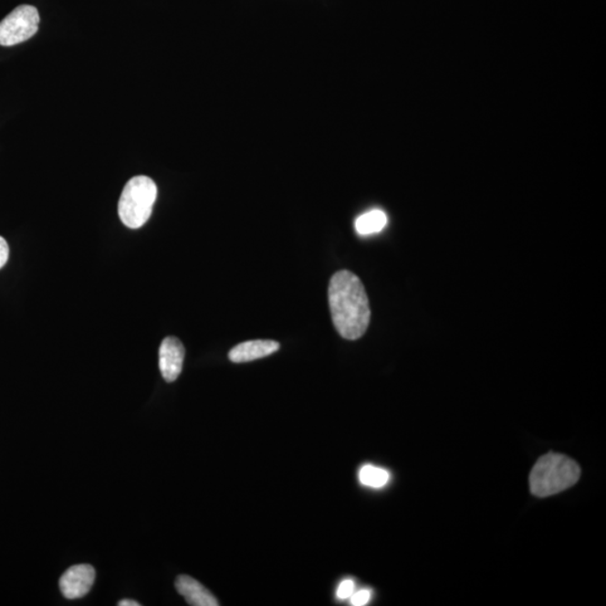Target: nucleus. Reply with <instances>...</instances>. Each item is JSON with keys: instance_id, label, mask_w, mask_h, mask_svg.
Wrapping results in <instances>:
<instances>
[{"instance_id": "10", "label": "nucleus", "mask_w": 606, "mask_h": 606, "mask_svg": "<svg viewBox=\"0 0 606 606\" xmlns=\"http://www.w3.org/2000/svg\"><path fill=\"white\" fill-rule=\"evenodd\" d=\"M360 482L364 486L380 488L386 486L390 481V473L384 468L373 465H365L360 468Z\"/></svg>"}, {"instance_id": "14", "label": "nucleus", "mask_w": 606, "mask_h": 606, "mask_svg": "<svg viewBox=\"0 0 606 606\" xmlns=\"http://www.w3.org/2000/svg\"><path fill=\"white\" fill-rule=\"evenodd\" d=\"M120 606H141V603L133 600H121L119 603Z\"/></svg>"}, {"instance_id": "4", "label": "nucleus", "mask_w": 606, "mask_h": 606, "mask_svg": "<svg viewBox=\"0 0 606 606\" xmlns=\"http://www.w3.org/2000/svg\"><path fill=\"white\" fill-rule=\"evenodd\" d=\"M40 15L31 5H21L0 22V46L13 47L36 36Z\"/></svg>"}, {"instance_id": "9", "label": "nucleus", "mask_w": 606, "mask_h": 606, "mask_svg": "<svg viewBox=\"0 0 606 606\" xmlns=\"http://www.w3.org/2000/svg\"><path fill=\"white\" fill-rule=\"evenodd\" d=\"M388 225V216L382 210H371L369 213L361 214L355 222L356 232L361 236H368L383 231Z\"/></svg>"}, {"instance_id": "12", "label": "nucleus", "mask_w": 606, "mask_h": 606, "mask_svg": "<svg viewBox=\"0 0 606 606\" xmlns=\"http://www.w3.org/2000/svg\"><path fill=\"white\" fill-rule=\"evenodd\" d=\"M371 596H372L371 590H360L359 592H354L353 595L350 596V604L354 606H364L369 604Z\"/></svg>"}, {"instance_id": "13", "label": "nucleus", "mask_w": 606, "mask_h": 606, "mask_svg": "<svg viewBox=\"0 0 606 606\" xmlns=\"http://www.w3.org/2000/svg\"><path fill=\"white\" fill-rule=\"evenodd\" d=\"M9 257V246L6 239L0 236V268L6 266Z\"/></svg>"}, {"instance_id": "11", "label": "nucleus", "mask_w": 606, "mask_h": 606, "mask_svg": "<svg viewBox=\"0 0 606 606\" xmlns=\"http://www.w3.org/2000/svg\"><path fill=\"white\" fill-rule=\"evenodd\" d=\"M355 592V583L354 580H345L341 581L337 589V598L340 600L350 599L351 595Z\"/></svg>"}, {"instance_id": "6", "label": "nucleus", "mask_w": 606, "mask_h": 606, "mask_svg": "<svg viewBox=\"0 0 606 606\" xmlns=\"http://www.w3.org/2000/svg\"><path fill=\"white\" fill-rule=\"evenodd\" d=\"M185 350L177 337H166L160 346L159 366L166 382L172 383L183 372Z\"/></svg>"}, {"instance_id": "3", "label": "nucleus", "mask_w": 606, "mask_h": 606, "mask_svg": "<svg viewBox=\"0 0 606 606\" xmlns=\"http://www.w3.org/2000/svg\"><path fill=\"white\" fill-rule=\"evenodd\" d=\"M158 198V187L145 175L131 178L126 183L119 203V214L126 227L139 229L149 221Z\"/></svg>"}, {"instance_id": "8", "label": "nucleus", "mask_w": 606, "mask_h": 606, "mask_svg": "<svg viewBox=\"0 0 606 606\" xmlns=\"http://www.w3.org/2000/svg\"><path fill=\"white\" fill-rule=\"evenodd\" d=\"M175 589L183 595L189 605L193 606H218V601L203 584L190 578L181 575L175 580Z\"/></svg>"}, {"instance_id": "5", "label": "nucleus", "mask_w": 606, "mask_h": 606, "mask_svg": "<svg viewBox=\"0 0 606 606\" xmlns=\"http://www.w3.org/2000/svg\"><path fill=\"white\" fill-rule=\"evenodd\" d=\"M96 580V570L91 565L70 567L60 579V589L68 600L81 599L90 592Z\"/></svg>"}, {"instance_id": "2", "label": "nucleus", "mask_w": 606, "mask_h": 606, "mask_svg": "<svg viewBox=\"0 0 606 606\" xmlns=\"http://www.w3.org/2000/svg\"><path fill=\"white\" fill-rule=\"evenodd\" d=\"M579 464L565 454L550 453L538 459L529 477L532 495L547 497L559 495L579 482Z\"/></svg>"}, {"instance_id": "7", "label": "nucleus", "mask_w": 606, "mask_h": 606, "mask_svg": "<svg viewBox=\"0 0 606 606\" xmlns=\"http://www.w3.org/2000/svg\"><path fill=\"white\" fill-rule=\"evenodd\" d=\"M280 344L275 340H249L235 346L229 351L228 358L233 363H247L277 353Z\"/></svg>"}, {"instance_id": "1", "label": "nucleus", "mask_w": 606, "mask_h": 606, "mask_svg": "<svg viewBox=\"0 0 606 606\" xmlns=\"http://www.w3.org/2000/svg\"><path fill=\"white\" fill-rule=\"evenodd\" d=\"M332 322L345 340H360L371 321L369 297L360 278L350 271L332 276L329 287Z\"/></svg>"}]
</instances>
